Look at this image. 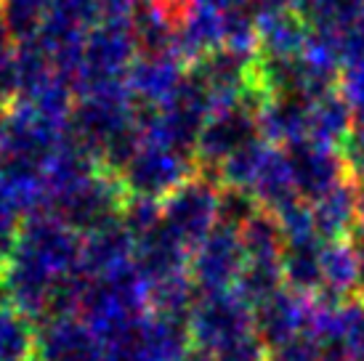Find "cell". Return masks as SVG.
Wrapping results in <instances>:
<instances>
[{
  "mask_svg": "<svg viewBox=\"0 0 364 361\" xmlns=\"http://www.w3.org/2000/svg\"><path fill=\"white\" fill-rule=\"evenodd\" d=\"M304 14H309L324 32H330L362 16L364 0H306Z\"/></svg>",
  "mask_w": 364,
  "mask_h": 361,
  "instance_id": "cell-1",
  "label": "cell"
}]
</instances>
